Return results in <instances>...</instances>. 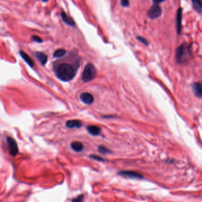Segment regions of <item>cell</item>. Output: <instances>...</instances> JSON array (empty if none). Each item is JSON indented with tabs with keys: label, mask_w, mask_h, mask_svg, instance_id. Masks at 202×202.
Returning <instances> with one entry per match:
<instances>
[{
	"label": "cell",
	"mask_w": 202,
	"mask_h": 202,
	"mask_svg": "<svg viewBox=\"0 0 202 202\" xmlns=\"http://www.w3.org/2000/svg\"><path fill=\"white\" fill-rule=\"evenodd\" d=\"M79 64H72L68 63H61L55 66L54 70L57 77L62 81L68 82L73 79L77 72Z\"/></svg>",
	"instance_id": "obj_1"
},
{
	"label": "cell",
	"mask_w": 202,
	"mask_h": 202,
	"mask_svg": "<svg viewBox=\"0 0 202 202\" xmlns=\"http://www.w3.org/2000/svg\"><path fill=\"white\" fill-rule=\"evenodd\" d=\"M191 55V46L187 43H183L177 48L176 51V60L180 64L188 62Z\"/></svg>",
	"instance_id": "obj_2"
},
{
	"label": "cell",
	"mask_w": 202,
	"mask_h": 202,
	"mask_svg": "<svg viewBox=\"0 0 202 202\" xmlns=\"http://www.w3.org/2000/svg\"><path fill=\"white\" fill-rule=\"evenodd\" d=\"M97 74V70L91 63H88L85 66L82 75V79L84 82H88L94 79Z\"/></svg>",
	"instance_id": "obj_3"
},
{
	"label": "cell",
	"mask_w": 202,
	"mask_h": 202,
	"mask_svg": "<svg viewBox=\"0 0 202 202\" xmlns=\"http://www.w3.org/2000/svg\"><path fill=\"white\" fill-rule=\"evenodd\" d=\"M161 13H162L161 7L158 4H153L148 11V16L150 19L154 20L159 17Z\"/></svg>",
	"instance_id": "obj_4"
},
{
	"label": "cell",
	"mask_w": 202,
	"mask_h": 202,
	"mask_svg": "<svg viewBox=\"0 0 202 202\" xmlns=\"http://www.w3.org/2000/svg\"><path fill=\"white\" fill-rule=\"evenodd\" d=\"M7 142L10 155L13 157L17 156L19 152V148L17 142L12 137H8Z\"/></svg>",
	"instance_id": "obj_5"
},
{
	"label": "cell",
	"mask_w": 202,
	"mask_h": 202,
	"mask_svg": "<svg viewBox=\"0 0 202 202\" xmlns=\"http://www.w3.org/2000/svg\"><path fill=\"white\" fill-rule=\"evenodd\" d=\"M182 13H183V9L181 8H179L177 12V31L179 35L180 34L181 31V21H182Z\"/></svg>",
	"instance_id": "obj_6"
},
{
	"label": "cell",
	"mask_w": 202,
	"mask_h": 202,
	"mask_svg": "<svg viewBox=\"0 0 202 202\" xmlns=\"http://www.w3.org/2000/svg\"><path fill=\"white\" fill-rule=\"evenodd\" d=\"M119 175L123 176L125 177H129V178H134V179H142L143 178V176L140 174L139 173H138L135 172H132V171H122L118 173Z\"/></svg>",
	"instance_id": "obj_7"
},
{
	"label": "cell",
	"mask_w": 202,
	"mask_h": 202,
	"mask_svg": "<svg viewBox=\"0 0 202 202\" xmlns=\"http://www.w3.org/2000/svg\"><path fill=\"white\" fill-rule=\"evenodd\" d=\"M80 99L81 101L87 105H90L94 102V97L90 93H83L80 95Z\"/></svg>",
	"instance_id": "obj_8"
},
{
	"label": "cell",
	"mask_w": 202,
	"mask_h": 202,
	"mask_svg": "<svg viewBox=\"0 0 202 202\" xmlns=\"http://www.w3.org/2000/svg\"><path fill=\"white\" fill-rule=\"evenodd\" d=\"M61 15L62 21L67 25L71 27H74L75 26V23L74 20L69 17V15H68L65 13L62 12Z\"/></svg>",
	"instance_id": "obj_9"
},
{
	"label": "cell",
	"mask_w": 202,
	"mask_h": 202,
	"mask_svg": "<svg viewBox=\"0 0 202 202\" xmlns=\"http://www.w3.org/2000/svg\"><path fill=\"white\" fill-rule=\"evenodd\" d=\"M66 125L69 128H79L82 126V123L81 121L77 119L69 120L67 122Z\"/></svg>",
	"instance_id": "obj_10"
},
{
	"label": "cell",
	"mask_w": 202,
	"mask_h": 202,
	"mask_svg": "<svg viewBox=\"0 0 202 202\" xmlns=\"http://www.w3.org/2000/svg\"><path fill=\"white\" fill-rule=\"evenodd\" d=\"M193 90L195 95L199 98L202 97V86L200 83H195L193 85Z\"/></svg>",
	"instance_id": "obj_11"
},
{
	"label": "cell",
	"mask_w": 202,
	"mask_h": 202,
	"mask_svg": "<svg viewBox=\"0 0 202 202\" xmlns=\"http://www.w3.org/2000/svg\"><path fill=\"white\" fill-rule=\"evenodd\" d=\"M87 131L91 135L97 136L101 132V129L97 126L90 125L87 127Z\"/></svg>",
	"instance_id": "obj_12"
},
{
	"label": "cell",
	"mask_w": 202,
	"mask_h": 202,
	"mask_svg": "<svg viewBox=\"0 0 202 202\" xmlns=\"http://www.w3.org/2000/svg\"><path fill=\"white\" fill-rule=\"evenodd\" d=\"M191 1L194 10L198 13H201L202 11L201 0H191Z\"/></svg>",
	"instance_id": "obj_13"
},
{
	"label": "cell",
	"mask_w": 202,
	"mask_h": 202,
	"mask_svg": "<svg viewBox=\"0 0 202 202\" xmlns=\"http://www.w3.org/2000/svg\"><path fill=\"white\" fill-rule=\"evenodd\" d=\"M36 58L39 60L42 65H45L47 62V56L42 52H37L35 53Z\"/></svg>",
	"instance_id": "obj_14"
},
{
	"label": "cell",
	"mask_w": 202,
	"mask_h": 202,
	"mask_svg": "<svg viewBox=\"0 0 202 202\" xmlns=\"http://www.w3.org/2000/svg\"><path fill=\"white\" fill-rule=\"evenodd\" d=\"M20 54L21 56V58L23 59V60H25L30 67L33 68L34 66V62L26 53L23 51H20Z\"/></svg>",
	"instance_id": "obj_15"
},
{
	"label": "cell",
	"mask_w": 202,
	"mask_h": 202,
	"mask_svg": "<svg viewBox=\"0 0 202 202\" xmlns=\"http://www.w3.org/2000/svg\"><path fill=\"white\" fill-rule=\"evenodd\" d=\"M71 147L72 150H74L76 152H81L84 146L81 142H78V141H75L72 142L71 144Z\"/></svg>",
	"instance_id": "obj_16"
},
{
	"label": "cell",
	"mask_w": 202,
	"mask_h": 202,
	"mask_svg": "<svg viewBox=\"0 0 202 202\" xmlns=\"http://www.w3.org/2000/svg\"><path fill=\"white\" fill-rule=\"evenodd\" d=\"M67 53V51L64 49H62V48H59V49L56 50L54 54H53V56L55 58H62L63 57V56L65 55V54Z\"/></svg>",
	"instance_id": "obj_17"
},
{
	"label": "cell",
	"mask_w": 202,
	"mask_h": 202,
	"mask_svg": "<svg viewBox=\"0 0 202 202\" xmlns=\"http://www.w3.org/2000/svg\"><path fill=\"white\" fill-rule=\"evenodd\" d=\"M99 151L103 154H109V153H111V151L108 150L107 148H106L104 146H99L98 148Z\"/></svg>",
	"instance_id": "obj_18"
},
{
	"label": "cell",
	"mask_w": 202,
	"mask_h": 202,
	"mask_svg": "<svg viewBox=\"0 0 202 202\" xmlns=\"http://www.w3.org/2000/svg\"><path fill=\"white\" fill-rule=\"evenodd\" d=\"M137 39H138L141 43H142V44H143L145 46H148V44H149L148 40L146 38H143L142 37L138 36V37H137Z\"/></svg>",
	"instance_id": "obj_19"
},
{
	"label": "cell",
	"mask_w": 202,
	"mask_h": 202,
	"mask_svg": "<svg viewBox=\"0 0 202 202\" xmlns=\"http://www.w3.org/2000/svg\"><path fill=\"white\" fill-rule=\"evenodd\" d=\"M32 40H33V41L35 42H36L37 43H42L43 42V40L40 38V37L39 36H32L31 37Z\"/></svg>",
	"instance_id": "obj_20"
},
{
	"label": "cell",
	"mask_w": 202,
	"mask_h": 202,
	"mask_svg": "<svg viewBox=\"0 0 202 202\" xmlns=\"http://www.w3.org/2000/svg\"><path fill=\"white\" fill-rule=\"evenodd\" d=\"M83 198H84V196L83 195H79L78 197H77L76 198L72 200V202H82Z\"/></svg>",
	"instance_id": "obj_21"
},
{
	"label": "cell",
	"mask_w": 202,
	"mask_h": 202,
	"mask_svg": "<svg viewBox=\"0 0 202 202\" xmlns=\"http://www.w3.org/2000/svg\"><path fill=\"white\" fill-rule=\"evenodd\" d=\"M120 4L123 7H127L129 5V0H121Z\"/></svg>",
	"instance_id": "obj_22"
},
{
	"label": "cell",
	"mask_w": 202,
	"mask_h": 202,
	"mask_svg": "<svg viewBox=\"0 0 202 202\" xmlns=\"http://www.w3.org/2000/svg\"><path fill=\"white\" fill-rule=\"evenodd\" d=\"M90 158L92 159H94L95 160H97V161H104V159L102 158L101 157L97 156H95V155L90 156Z\"/></svg>",
	"instance_id": "obj_23"
},
{
	"label": "cell",
	"mask_w": 202,
	"mask_h": 202,
	"mask_svg": "<svg viewBox=\"0 0 202 202\" xmlns=\"http://www.w3.org/2000/svg\"><path fill=\"white\" fill-rule=\"evenodd\" d=\"M164 1H165V0H152L153 4H159L161 3L164 2Z\"/></svg>",
	"instance_id": "obj_24"
}]
</instances>
